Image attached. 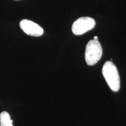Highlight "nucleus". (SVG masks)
<instances>
[{"instance_id": "1", "label": "nucleus", "mask_w": 126, "mask_h": 126, "mask_svg": "<svg viewBox=\"0 0 126 126\" xmlns=\"http://www.w3.org/2000/svg\"><path fill=\"white\" fill-rule=\"evenodd\" d=\"M102 73L110 89L114 92H118L120 88V78L114 63L106 61L103 66Z\"/></svg>"}, {"instance_id": "2", "label": "nucleus", "mask_w": 126, "mask_h": 126, "mask_svg": "<svg viewBox=\"0 0 126 126\" xmlns=\"http://www.w3.org/2000/svg\"><path fill=\"white\" fill-rule=\"evenodd\" d=\"M103 49L98 40H91L86 45L85 59L88 65H94L101 59Z\"/></svg>"}, {"instance_id": "3", "label": "nucleus", "mask_w": 126, "mask_h": 126, "mask_svg": "<svg viewBox=\"0 0 126 126\" xmlns=\"http://www.w3.org/2000/svg\"><path fill=\"white\" fill-rule=\"evenodd\" d=\"M96 22L90 17H81L73 23L72 26V33L75 35H81L88 31L94 29Z\"/></svg>"}, {"instance_id": "4", "label": "nucleus", "mask_w": 126, "mask_h": 126, "mask_svg": "<svg viewBox=\"0 0 126 126\" xmlns=\"http://www.w3.org/2000/svg\"><path fill=\"white\" fill-rule=\"evenodd\" d=\"M19 25L22 30L29 36H40L44 33L43 28L32 20L23 19L20 22Z\"/></svg>"}, {"instance_id": "5", "label": "nucleus", "mask_w": 126, "mask_h": 126, "mask_svg": "<svg viewBox=\"0 0 126 126\" xmlns=\"http://www.w3.org/2000/svg\"><path fill=\"white\" fill-rule=\"evenodd\" d=\"M0 126H13L10 115L7 111H2L0 114Z\"/></svg>"}, {"instance_id": "6", "label": "nucleus", "mask_w": 126, "mask_h": 126, "mask_svg": "<svg viewBox=\"0 0 126 126\" xmlns=\"http://www.w3.org/2000/svg\"><path fill=\"white\" fill-rule=\"evenodd\" d=\"M94 40H98V37H97V36H94Z\"/></svg>"}]
</instances>
